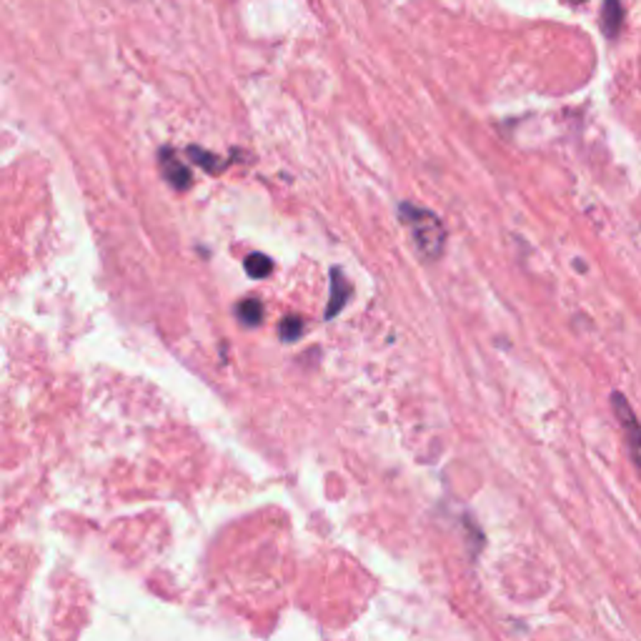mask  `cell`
Instances as JSON below:
<instances>
[{"mask_svg": "<svg viewBox=\"0 0 641 641\" xmlns=\"http://www.w3.org/2000/svg\"><path fill=\"white\" fill-rule=\"evenodd\" d=\"M278 334H281V339H283V341H296L298 336L303 334V321L298 316L283 318V321H281V326H278Z\"/></svg>", "mask_w": 641, "mask_h": 641, "instance_id": "ba28073f", "label": "cell"}, {"mask_svg": "<svg viewBox=\"0 0 641 641\" xmlns=\"http://www.w3.org/2000/svg\"><path fill=\"white\" fill-rule=\"evenodd\" d=\"M566 3H571V6H581V3H587V0H566Z\"/></svg>", "mask_w": 641, "mask_h": 641, "instance_id": "30bf717a", "label": "cell"}, {"mask_svg": "<svg viewBox=\"0 0 641 641\" xmlns=\"http://www.w3.org/2000/svg\"><path fill=\"white\" fill-rule=\"evenodd\" d=\"M238 318H241L246 326H258L264 321V306H261V301H256V298L241 301V306H238Z\"/></svg>", "mask_w": 641, "mask_h": 641, "instance_id": "52a82bcc", "label": "cell"}, {"mask_svg": "<svg viewBox=\"0 0 641 641\" xmlns=\"http://www.w3.org/2000/svg\"><path fill=\"white\" fill-rule=\"evenodd\" d=\"M399 216L406 228H408V233H411V241L416 246L418 256L426 258V261L441 258L446 246V230L439 216L431 213L428 208H421V206H413V203H404L399 208Z\"/></svg>", "mask_w": 641, "mask_h": 641, "instance_id": "6da1fadb", "label": "cell"}, {"mask_svg": "<svg viewBox=\"0 0 641 641\" xmlns=\"http://www.w3.org/2000/svg\"><path fill=\"white\" fill-rule=\"evenodd\" d=\"M621 23H624V8H621V0H604L601 8V28L608 38H616L621 30Z\"/></svg>", "mask_w": 641, "mask_h": 641, "instance_id": "5b68a950", "label": "cell"}, {"mask_svg": "<svg viewBox=\"0 0 641 641\" xmlns=\"http://www.w3.org/2000/svg\"><path fill=\"white\" fill-rule=\"evenodd\" d=\"M158 163L163 170V178L176 188V191H186L191 186V170L181 163V158H176V153L170 148H163L158 153Z\"/></svg>", "mask_w": 641, "mask_h": 641, "instance_id": "3957f363", "label": "cell"}, {"mask_svg": "<svg viewBox=\"0 0 641 641\" xmlns=\"http://www.w3.org/2000/svg\"><path fill=\"white\" fill-rule=\"evenodd\" d=\"M246 271L251 278H266V276L274 271V261L264 253H251L246 258Z\"/></svg>", "mask_w": 641, "mask_h": 641, "instance_id": "8992f818", "label": "cell"}, {"mask_svg": "<svg viewBox=\"0 0 641 641\" xmlns=\"http://www.w3.org/2000/svg\"><path fill=\"white\" fill-rule=\"evenodd\" d=\"M348 296H351V283H348V278L343 276V271L334 269V274H331V301H329V311H326V318L339 316V313L343 311Z\"/></svg>", "mask_w": 641, "mask_h": 641, "instance_id": "277c9868", "label": "cell"}, {"mask_svg": "<svg viewBox=\"0 0 641 641\" xmlns=\"http://www.w3.org/2000/svg\"><path fill=\"white\" fill-rule=\"evenodd\" d=\"M611 408H614L616 418H619L626 446H629L631 461H634L636 471H639V476H641V423H639V418H636L634 408H631V404L626 401V396L619 394V391L611 394Z\"/></svg>", "mask_w": 641, "mask_h": 641, "instance_id": "7a4b0ae2", "label": "cell"}, {"mask_svg": "<svg viewBox=\"0 0 641 641\" xmlns=\"http://www.w3.org/2000/svg\"><path fill=\"white\" fill-rule=\"evenodd\" d=\"M188 153H191V158L196 160V163H201L203 168L208 170V173H218V170L223 168V160L216 158V155H211V153H206V151H201V148H191Z\"/></svg>", "mask_w": 641, "mask_h": 641, "instance_id": "9c48e42d", "label": "cell"}]
</instances>
